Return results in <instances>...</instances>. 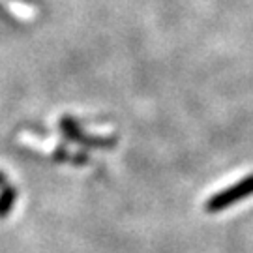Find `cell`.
Instances as JSON below:
<instances>
[{"label":"cell","mask_w":253,"mask_h":253,"mask_svg":"<svg viewBox=\"0 0 253 253\" xmlns=\"http://www.w3.org/2000/svg\"><path fill=\"white\" fill-rule=\"evenodd\" d=\"M253 195V174H248L246 178L238 180L236 184L229 186L225 190L217 191L216 195H212L205 205V210L208 214H217L221 210H227L233 205L240 203V201L248 199Z\"/></svg>","instance_id":"6da1fadb"},{"label":"cell","mask_w":253,"mask_h":253,"mask_svg":"<svg viewBox=\"0 0 253 253\" xmlns=\"http://www.w3.org/2000/svg\"><path fill=\"white\" fill-rule=\"evenodd\" d=\"M17 190L9 184H4L2 186V191H0V217H6L11 212V208L17 201Z\"/></svg>","instance_id":"7a4b0ae2"},{"label":"cell","mask_w":253,"mask_h":253,"mask_svg":"<svg viewBox=\"0 0 253 253\" xmlns=\"http://www.w3.org/2000/svg\"><path fill=\"white\" fill-rule=\"evenodd\" d=\"M6 184V176H4V172H0V186H4Z\"/></svg>","instance_id":"3957f363"}]
</instances>
